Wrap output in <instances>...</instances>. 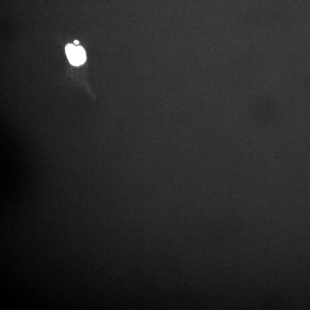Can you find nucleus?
I'll use <instances>...</instances> for the list:
<instances>
[{
	"instance_id": "f257e3e1",
	"label": "nucleus",
	"mask_w": 310,
	"mask_h": 310,
	"mask_svg": "<svg viewBox=\"0 0 310 310\" xmlns=\"http://www.w3.org/2000/svg\"><path fill=\"white\" fill-rule=\"evenodd\" d=\"M67 56L73 65L79 66L86 61V54L81 46L75 47L73 44H68L66 48Z\"/></svg>"
},
{
	"instance_id": "f03ea898",
	"label": "nucleus",
	"mask_w": 310,
	"mask_h": 310,
	"mask_svg": "<svg viewBox=\"0 0 310 310\" xmlns=\"http://www.w3.org/2000/svg\"><path fill=\"white\" fill-rule=\"evenodd\" d=\"M74 43L75 44H79V41L78 40H75L74 41Z\"/></svg>"
}]
</instances>
